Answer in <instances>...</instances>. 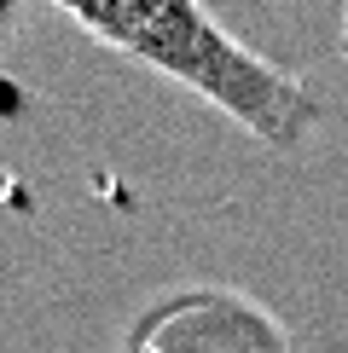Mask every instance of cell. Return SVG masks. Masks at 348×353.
Returning a JSON list of instances; mask_svg holds the SVG:
<instances>
[{"mask_svg": "<svg viewBox=\"0 0 348 353\" xmlns=\"http://www.w3.org/2000/svg\"><path fill=\"white\" fill-rule=\"evenodd\" d=\"M52 6H64V18H76L110 52L192 87L273 151H290L313 128V93L244 41H232L203 0H52Z\"/></svg>", "mask_w": 348, "mask_h": 353, "instance_id": "obj_1", "label": "cell"}, {"mask_svg": "<svg viewBox=\"0 0 348 353\" xmlns=\"http://www.w3.org/2000/svg\"><path fill=\"white\" fill-rule=\"evenodd\" d=\"M6 6H12V0H0V18H6Z\"/></svg>", "mask_w": 348, "mask_h": 353, "instance_id": "obj_2", "label": "cell"}]
</instances>
